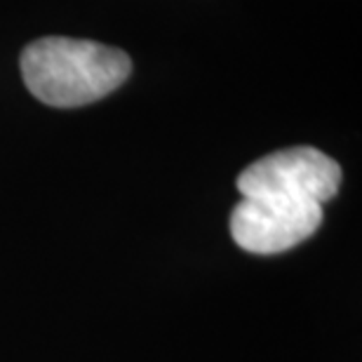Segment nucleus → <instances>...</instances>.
Listing matches in <instances>:
<instances>
[{"label":"nucleus","mask_w":362,"mask_h":362,"mask_svg":"<svg viewBox=\"0 0 362 362\" xmlns=\"http://www.w3.org/2000/svg\"><path fill=\"white\" fill-rule=\"evenodd\" d=\"M19 66L28 92L54 108L104 99L132 74V62L122 49L64 35L31 42L21 52Z\"/></svg>","instance_id":"f257e3e1"},{"label":"nucleus","mask_w":362,"mask_h":362,"mask_svg":"<svg viewBox=\"0 0 362 362\" xmlns=\"http://www.w3.org/2000/svg\"><path fill=\"white\" fill-rule=\"evenodd\" d=\"M341 168L313 146L282 148L252 163L238 177L243 198L313 200L325 205L339 193Z\"/></svg>","instance_id":"f03ea898"},{"label":"nucleus","mask_w":362,"mask_h":362,"mask_svg":"<svg viewBox=\"0 0 362 362\" xmlns=\"http://www.w3.org/2000/svg\"><path fill=\"white\" fill-rule=\"evenodd\" d=\"M320 223V202L243 198L230 214V235L238 247L252 255H280L308 240Z\"/></svg>","instance_id":"7ed1b4c3"}]
</instances>
